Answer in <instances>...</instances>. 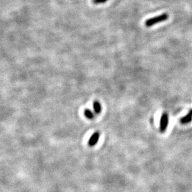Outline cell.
Listing matches in <instances>:
<instances>
[{
  "mask_svg": "<svg viewBox=\"0 0 192 192\" xmlns=\"http://www.w3.org/2000/svg\"><path fill=\"white\" fill-rule=\"evenodd\" d=\"M108 0H93V3L95 4H102L106 3Z\"/></svg>",
  "mask_w": 192,
  "mask_h": 192,
  "instance_id": "7",
  "label": "cell"
},
{
  "mask_svg": "<svg viewBox=\"0 0 192 192\" xmlns=\"http://www.w3.org/2000/svg\"><path fill=\"white\" fill-rule=\"evenodd\" d=\"M169 122L168 115L167 113H163L161 116L160 121V130L161 132H165L167 129Z\"/></svg>",
  "mask_w": 192,
  "mask_h": 192,
  "instance_id": "2",
  "label": "cell"
},
{
  "mask_svg": "<svg viewBox=\"0 0 192 192\" xmlns=\"http://www.w3.org/2000/svg\"><path fill=\"white\" fill-rule=\"evenodd\" d=\"M192 120V115L190 114V113H188L187 115L183 116V117L181 118L180 119V122L183 124H189L190 122H191Z\"/></svg>",
  "mask_w": 192,
  "mask_h": 192,
  "instance_id": "4",
  "label": "cell"
},
{
  "mask_svg": "<svg viewBox=\"0 0 192 192\" xmlns=\"http://www.w3.org/2000/svg\"><path fill=\"white\" fill-rule=\"evenodd\" d=\"M99 137H100V133L99 132H96L94 133L89 140L88 145L90 147H94V145H95L99 141Z\"/></svg>",
  "mask_w": 192,
  "mask_h": 192,
  "instance_id": "3",
  "label": "cell"
},
{
  "mask_svg": "<svg viewBox=\"0 0 192 192\" xmlns=\"http://www.w3.org/2000/svg\"><path fill=\"white\" fill-rule=\"evenodd\" d=\"M84 115L88 119H93L94 118V113L92 112L90 109H86L84 111Z\"/></svg>",
  "mask_w": 192,
  "mask_h": 192,
  "instance_id": "6",
  "label": "cell"
},
{
  "mask_svg": "<svg viewBox=\"0 0 192 192\" xmlns=\"http://www.w3.org/2000/svg\"><path fill=\"white\" fill-rule=\"evenodd\" d=\"M168 17L169 15L167 13H163V14L160 15L159 16L153 17H151V18L147 19L145 22V25L147 27H151V26L155 24L162 23V22L167 20L168 19Z\"/></svg>",
  "mask_w": 192,
  "mask_h": 192,
  "instance_id": "1",
  "label": "cell"
},
{
  "mask_svg": "<svg viewBox=\"0 0 192 192\" xmlns=\"http://www.w3.org/2000/svg\"><path fill=\"white\" fill-rule=\"evenodd\" d=\"M189 113H190V114L192 115V109H191V110H190V111H189Z\"/></svg>",
  "mask_w": 192,
  "mask_h": 192,
  "instance_id": "8",
  "label": "cell"
},
{
  "mask_svg": "<svg viewBox=\"0 0 192 192\" xmlns=\"http://www.w3.org/2000/svg\"><path fill=\"white\" fill-rule=\"evenodd\" d=\"M94 106V109L95 112L97 113V114H99V113L101 112L102 111V107L98 101H95L93 104Z\"/></svg>",
  "mask_w": 192,
  "mask_h": 192,
  "instance_id": "5",
  "label": "cell"
}]
</instances>
